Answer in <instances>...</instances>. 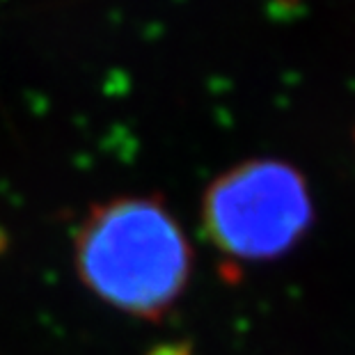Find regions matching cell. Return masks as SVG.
I'll return each instance as SVG.
<instances>
[{"instance_id":"1","label":"cell","mask_w":355,"mask_h":355,"mask_svg":"<svg viewBox=\"0 0 355 355\" xmlns=\"http://www.w3.org/2000/svg\"><path fill=\"white\" fill-rule=\"evenodd\" d=\"M80 282L105 305L158 321L186 291L193 248L161 198L126 195L89 209L73 241Z\"/></svg>"},{"instance_id":"2","label":"cell","mask_w":355,"mask_h":355,"mask_svg":"<svg viewBox=\"0 0 355 355\" xmlns=\"http://www.w3.org/2000/svg\"><path fill=\"white\" fill-rule=\"evenodd\" d=\"M314 223L307 181L289 163L245 161L207 188L202 225L218 250L239 261H273L291 252Z\"/></svg>"},{"instance_id":"3","label":"cell","mask_w":355,"mask_h":355,"mask_svg":"<svg viewBox=\"0 0 355 355\" xmlns=\"http://www.w3.org/2000/svg\"><path fill=\"white\" fill-rule=\"evenodd\" d=\"M154 355H188L184 349H158Z\"/></svg>"}]
</instances>
